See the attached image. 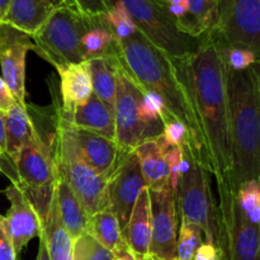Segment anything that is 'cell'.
I'll use <instances>...</instances> for the list:
<instances>
[{
	"instance_id": "cell-1",
	"label": "cell",
	"mask_w": 260,
	"mask_h": 260,
	"mask_svg": "<svg viewBox=\"0 0 260 260\" xmlns=\"http://www.w3.org/2000/svg\"><path fill=\"white\" fill-rule=\"evenodd\" d=\"M187 90L203 140L207 170L216 180L217 192L231 190V144L226 68L221 46L212 32L201 47L185 58H173ZM233 192V190H231Z\"/></svg>"
},
{
	"instance_id": "cell-2",
	"label": "cell",
	"mask_w": 260,
	"mask_h": 260,
	"mask_svg": "<svg viewBox=\"0 0 260 260\" xmlns=\"http://www.w3.org/2000/svg\"><path fill=\"white\" fill-rule=\"evenodd\" d=\"M118 57L142 91L156 94L164 102L168 114L184 124L189 135L188 145L207 169L202 134L173 58L152 45L139 30L131 37L118 41Z\"/></svg>"
},
{
	"instance_id": "cell-3",
	"label": "cell",
	"mask_w": 260,
	"mask_h": 260,
	"mask_svg": "<svg viewBox=\"0 0 260 260\" xmlns=\"http://www.w3.org/2000/svg\"><path fill=\"white\" fill-rule=\"evenodd\" d=\"M226 90L233 162L230 188L236 193L244 183L260 179V88L254 66L243 71L226 68Z\"/></svg>"
},
{
	"instance_id": "cell-4",
	"label": "cell",
	"mask_w": 260,
	"mask_h": 260,
	"mask_svg": "<svg viewBox=\"0 0 260 260\" xmlns=\"http://www.w3.org/2000/svg\"><path fill=\"white\" fill-rule=\"evenodd\" d=\"M53 152L57 172L70 185L88 216L108 208L109 179L96 173L81 156L70 124L61 117L60 104L55 107Z\"/></svg>"
},
{
	"instance_id": "cell-5",
	"label": "cell",
	"mask_w": 260,
	"mask_h": 260,
	"mask_svg": "<svg viewBox=\"0 0 260 260\" xmlns=\"http://www.w3.org/2000/svg\"><path fill=\"white\" fill-rule=\"evenodd\" d=\"M182 149L189 155L190 168L182 174L177 193V207L180 211L182 222L192 223L202 230L205 243H210L223 250L222 233L217 202L213 197L208 170L200 162L197 154L187 141ZM228 256V255H226Z\"/></svg>"
},
{
	"instance_id": "cell-6",
	"label": "cell",
	"mask_w": 260,
	"mask_h": 260,
	"mask_svg": "<svg viewBox=\"0 0 260 260\" xmlns=\"http://www.w3.org/2000/svg\"><path fill=\"white\" fill-rule=\"evenodd\" d=\"M91 18L70 5L56 7L45 24L32 37L35 52L52 63L55 69L84 62L81 40L89 29Z\"/></svg>"
},
{
	"instance_id": "cell-7",
	"label": "cell",
	"mask_w": 260,
	"mask_h": 260,
	"mask_svg": "<svg viewBox=\"0 0 260 260\" xmlns=\"http://www.w3.org/2000/svg\"><path fill=\"white\" fill-rule=\"evenodd\" d=\"M14 168L15 179L10 184H14L27 196L41 221H43L52 203L53 188L57 178L53 137L46 139L37 126L35 140L20 150L14 161Z\"/></svg>"
},
{
	"instance_id": "cell-8",
	"label": "cell",
	"mask_w": 260,
	"mask_h": 260,
	"mask_svg": "<svg viewBox=\"0 0 260 260\" xmlns=\"http://www.w3.org/2000/svg\"><path fill=\"white\" fill-rule=\"evenodd\" d=\"M119 2L134 20L137 30L169 57L179 60L193 55L205 41L201 37L185 35L178 28L164 8L156 0H106Z\"/></svg>"
},
{
	"instance_id": "cell-9",
	"label": "cell",
	"mask_w": 260,
	"mask_h": 260,
	"mask_svg": "<svg viewBox=\"0 0 260 260\" xmlns=\"http://www.w3.org/2000/svg\"><path fill=\"white\" fill-rule=\"evenodd\" d=\"M223 250L229 260H260V225L251 222L231 190L218 193Z\"/></svg>"
},
{
	"instance_id": "cell-10",
	"label": "cell",
	"mask_w": 260,
	"mask_h": 260,
	"mask_svg": "<svg viewBox=\"0 0 260 260\" xmlns=\"http://www.w3.org/2000/svg\"><path fill=\"white\" fill-rule=\"evenodd\" d=\"M211 32L225 45L253 51L260 62V0H222Z\"/></svg>"
},
{
	"instance_id": "cell-11",
	"label": "cell",
	"mask_w": 260,
	"mask_h": 260,
	"mask_svg": "<svg viewBox=\"0 0 260 260\" xmlns=\"http://www.w3.org/2000/svg\"><path fill=\"white\" fill-rule=\"evenodd\" d=\"M144 91L119 61L118 83L114 101L116 142L122 151L131 152L147 140L145 124L140 117Z\"/></svg>"
},
{
	"instance_id": "cell-12",
	"label": "cell",
	"mask_w": 260,
	"mask_h": 260,
	"mask_svg": "<svg viewBox=\"0 0 260 260\" xmlns=\"http://www.w3.org/2000/svg\"><path fill=\"white\" fill-rule=\"evenodd\" d=\"M151 243L149 255L162 260H177L178 207L170 185L150 189Z\"/></svg>"
},
{
	"instance_id": "cell-13",
	"label": "cell",
	"mask_w": 260,
	"mask_h": 260,
	"mask_svg": "<svg viewBox=\"0 0 260 260\" xmlns=\"http://www.w3.org/2000/svg\"><path fill=\"white\" fill-rule=\"evenodd\" d=\"M35 51V42L27 33L0 22V66L3 80L15 101L25 107V57Z\"/></svg>"
},
{
	"instance_id": "cell-14",
	"label": "cell",
	"mask_w": 260,
	"mask_h": 260,
	"mask_svg": "<svg viewBox=\"0 0 260 260\" xmlns=\"http://www.w3.org/2000/svg\"><path fill=\"white\" fill-rule=\"evenodd\" d=\"M146 188L141 165L135 151L124 152L109 179V208L114 212L121 230L127 226L139 196Z\"/></svg>"
},
{
	"instance_id": "cell-15",
	"label": "cell",
	"mask_w": 260,
	"mask_h": 260,
	"mask_svg": "<svg viewBox=\"0 0 260 260\" xmlns=\"http://www.w3.org/2000/svg\"><path fill=\"white\" fill-rule=\"evenodd\" d=\"M10 207L4 216V226L17 256L32 239L40 238L42 221L27 196L14 184L4 190Z\"/></svg>"
},
{
	"instance_id": "cell-16",
	"label": "cell",
	"mask_w": 260,
	"mask_h": 260,
	"mask_svg": "<svg viewBox=\"0 0 260 260\" xmlns=\"http://www.w3.org/2000/svg\"><path fill=\"white\" fill-rule=\"evenodd\" d=\"M70 129L84 160L96 173L111 179L122 155L124 154L118 144L108 137L86 129L76 128L71 124Z\"/></svg>"
},
{
	"instance_id": "cell-17",
	"label": "cell",
	"mask_w": 260,
	"mask_h": 260,
	"mask_svg": "<svg viewBox=\"0 0 260 260\" xmlns=\"http://www.w3.org/2000/svg\"><path fill=\"white\" fill-rule=\"evenodd\" d=\"M61 117L76 128L86 129L116 141L114 109L94 93L83 104L75 107L69 116L61 114Z\"/></svg>"
},
{
	"instance_id": "cell-18",
	"label": "cell",
	"mask_w": 260,
	"mask_h": 260,
	"mask_svg": "<svg viewBox=\"0 0 260 260\" xmlns=\"http://www.w3.org/2000/svg\"><path fill=\"white\" fill-rule=\"evenodd\" d=\"M122 238L136 260L149 255L151 243V210L147 187L139 196L127 226L122 231Z\"/></svg>"
},
{
	"instance_id": "cell-19",
	"label": "cell",
	"mask_w": 260,
	"mask_h": 260,
	"mask_svg": "<svg viewBox=\"0 0 260 260\" xmlns=\"http://www.w3.org/2000/svg\"><path fill=\"white\" fill-rule=\"evenodd\" d=\"M169 144L162 135L142 141L134 150L139 157L146 187L150 189L165 187L169 184V169L167 162V149Z\"/></svg>"
},
{
	"instance_id": "cell-20",
	"label": "cell",
	"mask_w": 260,
	"mask_h": 260,
	"mask_svg": "<svg viewBox=\"0 0 260 260\" xmlns=\"http://www.w3.org/2000/svg\"><path fill=\"white\" fill-rule=\"evenodd\" d=\"M56 70L60 75V111L62 116H69L75 107L83 104L93 94L90 73L86 61L60 66Z\"/></svg>"
},
{
	"instance_id": "cell-21",
	"label": "cell",
	"mask_w": 260,
	"mask_h": 260,
	"mask_svg": "<svg viewBox=\"0 0 260 260\" xmlns=\"http://www.w3.org/2000/svg\"><path fill=\"white\" fill-rule=\"evenodd\" d=\"M53 198H55L56 208H57L61 223L68 231L69 235L71 236L73 241H75L76 239L86 233L89 216L70 185L58 172L55 188H53Z\"/></svg>"
},
{
	"instance_id": "cell-22",
	"label": "cell",
	"mask_w": 260,
	"mask_h": 260,
	"mask_svg": "<svg viewBox=\"0 0 260 260\" xmlns=\"http://www.w3.org/2000/svg\"><path fill=\"white\" fill-rule=\"evenodd\" d=\"M55 9L52 0H10L3 23L33 37Z\"/></svg>"
},
{
	"instance_id": "cell-23",
	"label": "cell",
	"mask_w": 260,
	"mask_h": 260,
	"mask_svg": "<svg viewBox=\"0 0 260 260\" xmlns=\"http://www.w3.org/2000/svg\"><path fill=\"white\" fill-rule=\"evenodd\" d=\"M5 122V149L7 155L13 160H17L20 150L32 142L37 135V126L28 113L27 106L15 104L7 114Z\"/></svg>"
},
{
	"instance_id": "cell-24",
	"label": "cell",
	"mask_w": 260,
	"mask_h": 260,
	"mask_svg": "<svg viewBox=\"0 0 260 260\" xmlns=\"http://www.w3.org/2000/svg\"><path fill=\"white\" fill-rule=\"evenodd\" d=\"M91 78L93 93L107 106L114 109L118 83V55L90 58L86 61Z\"/></svg>"
},
{
	"instance_id": "cell-25",
	"label": "cell",
	"mask_w": 260,
	"mask_h": 260,
	"mask_svg": "<svg viewBox=\"0 0 260 260\" xmlns=\"http://www.w3.org/2000/svg\"><path fill=\"white\" fill-rule=\"evenodd\" d=\"M42 235L51 260H73L74 241L61 223L53 197L48 215L42 221Z\"/></svg>"
},
{
	"instance_id": "cell-26",
	"label": "cell",
	"mask_w": 260,
	"mask_h": 260,
	"mask_svg": "<svg viewBox=\"0 0 260 260\" xmlns=\"http://www.w3.org/2000/svg\"><path fill=\"white\" fill-rule=\"evenodd\" d=\"M85 61L95 57L118 55V40L103 18L93 17L90 25L81 40Z\"/></svg>"
},
{
	"instance_id": "cell-27",
	"label": "cell",
	"mask_w": 260,
	"mask_h": 260,
	"mask_svg": "<svg viewBox=\"0 0 260 260\" xmlns=\"http://www.w3.org/2000/svg\"><path fill=\"white\" fill-rule=\"evenodd\" d=\"M86 233L113 254L126 246L118 220L109 207L89 216Z\"/></svg>"
},
{
	"instance_id": "cell-28",
	"label": "cell",
	"mask_w": 260,
	"mask_h": 260,
	"mask_svg": "<svg viewBox=\"0 0 260 260\" xmlns=\"http://www.w3.org/2000/svg\"><path fill=\"white\" fill-rule=\"evenodd\" d=\"M188 17L182 32L201 37L215 29L218 19V3L215 0H187Z\"/></svg>"
},
{
	"instance_id": "cell-29",
	"label": "cell",
	"mask_w": 260,
	"mask_h": 260,
	"mask_svg": "<svg viewBox=\"0 0 260 260\" xmlns=\"http://www.w3.org/2000/svg\"><path fill=\"white\" fill-rule=\"evenodd\" d=\"M107 4H108V10L102 15V18L116 36L117 40H124L135 35L137 28L126 8L119 2H107Z\"/></svg>"
},
{
	"instance_id": "cell-30",
	"label": "cell",
	"mask_w": 260,
	"mask_h": 260,
	"mask_svg": "<svg viewBox=\"0 0 260 260\" xmlns=\"http://www.w3.org/2000/svg\"><path fill=\"white\" fill-rule=\"evenodd\" d=\"M235 197L246 217L255 225H260V179L241 184Z\"/></svg>"
},
{
	"instance_id": "cell-31",
	"label": "cell",
	"mask_w": 260,
	"mask_h": 260,
	"mask_svg": "<svg viewBox=\"0 0 260 260\" xmlns=\"http://www.w3.org/2000/svg\"><path fill=\"white\" fill-rule=\"evenodd\" d=\"M203 243V233L198 226L180 222L177 238V260H193L196 251Z\"/></svg>"
},
{
	"instance_id": "cell-32",
	"label": "cell",
	"mask_w": 260,
	"mask_h": 260,
	"mask_svg": "<svg viewBox=\"0 0 260 260\" xmlns=\"http://www.w3.org/2000/svg\"><path fill=\"white\" fill-rule=\"evenodd\" d=\"M73 260H114V254L85 233L74 241Z\"/></svg>"
},
{
	"instance_id": "cell-33",
	"label": "cell",
	"mask_w": 260,
	"mask_h": 260,
	"mask_svg": "<svg viewBox=\"0 0 260 260\" xmlns=\"http://www.w3.org/2000/svg\"><path fill=\"white\" fill-rule=\"evenodd\" d=\"M217 38V37H216ZM218 40V38H217ZM221 46V52H222L223 61H225L226 68L234 71H243L249 68H253L254 65L259 62L258 57L253 51L244 47H235V46H228L218 40Z\"/></svg>"
},
{
	"instance_id": "cell-34",
	"label": "cell",
	"mask_w": 260,
	"mask_h": 260,
	"mask_svg": "<svg viewBox=\"0 0 260 260\" xmlns=\"http://www.w3.org/2000/svg\"><path fill=\"white\" fill-rule=\"evenodd\" d=\"M183 160V149L179 146H170L167 149V162L168 169H169V184L172 190L177 197L178 188H179L180 174V162Z\"/></svg>"
},
{
	"instance_id": "cell-35",
	"label": "cell",
	"mask_w": 260,
	"mask_h": 260,
	"mask_svg": "<svg viewBox=\"0 0 260 260\" xmlns=\"http://www.w3.org/2000/svg\"><path fill=\"white\" fill-rule=\"evenodd\" d=\"M162 137L170 146L182 147L185 141L189 142V135L185 126L177 119L170 118L164 122V129H162Z\"/></svg>"
},
{
	"instance_id": "cell-36",
	"label": "cell",
	"mask_w": 260,
	"mask_h": 260,
	"mask_svg": "<svg viewBox=\"0 0 260 260\" xmlns=\"http://www.w3.org/2000/svg\"><path fill=\"white\" fill-rule=\"evenodd\" d=\"M73 7L86 17H101L108 10L106 0H70Z\"/></svg>"
},
{
	"instance_id": "cell-37",
	"label": "cell",
	"mask_w": 260,
	"mask_h": 260,
	"mask_svg": "<svg viewBox=\"0 0 260 260\" xmlns=\"http://www.w3.org/2000/svg\"><path fill=\"white\" fill-rule=\"evenodd\" d=\"M14 162L7 155L5 149V122L4 114L0 113V173L4 174L8 179L14 177Z\"/></svg>"
},
{
	"instance_id": "cell-38",
	"label": "cell",
	"mask_w": 260,
	"mask_h": 260,
	"mask_svg": "<svg viewBox=\"0 0 260 260\" xmlns=\"http://www.w3.org/2000/svg\"><path fill=\"white\" fill-rule=\"evenodd\" d=\"M0 260H17L14 248L4 226V216L0 215Z\"/></svg>"
},
{
	"instance_id": "cell-39",
	"label": "cell",
	"mask_w": 260,
	"mask_h": 260,
	"mask_svg": "<svg viewBox=\"0 0 260 260\" xmlns=\"http://www.w3.org/2000/svg\"><path fill=\"white\" fill-rule=\"evenodd\" d=\"M193 260H229L226 254L217 248L216 245L210 243H203L197 249Z\"/></svg>"
},
{
	"instance_id": "cell-40",
	"label": "cell",
	"mask_w": 260,
	"mask_h": 260,
	"mask_svg": "<svg viewBox=\"0 0 260 260\" xmlns=\"http://www.w3.org/2000/svg\"><path fill=\"white\" fill-rule=\"evenodd\" d=\"M17 103L18 102L15 101L10 89L8 88L5 81L0 76V113L7 114Z\"/></svg>"
},
{
	"instance_id": "cell-41",
	"label": "cell",
	"mask_w": 260,
	"mask_h": 260,
	"mask_svg": "<svg viewBox=\"0 0 260 260\" xmlns=\"http://www.w3.org/2000/svg\"><path fill=\"white\" fill-rule=\"evenodd\" d=\"M38 239H40V245H38V254L36 260H51L50 254H48V250H47V245H46L45 236L42 235V233H41L40 238Z\"/></svg>"
},
{
	"instance_id": "cell-42",
	"label": "cell",
	"mask_w": 260,
	"mask_h": 260,
	"mask_svg": "<svg viewBox=\"0 0 260 260\" xmlns=\"http://www.w3.org/2000/svg\"><path fill=\"white\" fill-rule=\"evenodd\" d=\"M114 260H136V259L134 258V255H132L131 251H129V249L127 248L126 245L114 253Z\"/></svg>"
},
{
	"instance_id": "cell-43",
	"label": "cell",
	"mask_w": 260,
	"mask_h": 260,
	"mask_svg": "<svg viewBox=\"0 0 260 260\" xmlns=\"http://www.w3.org/2000/svg\"><path fill=\"white\" fill-rule=\"evenodd\" d=\"M10 0H0V22H3L5 14L8 12V8H9Z\"/></svg>"
},
{
	"instance_id": "cell-44",
	"label": "cell",
	"mask_w": 260,
	"mask_h": 260,
	"mask_svg": "<svg viewBox=\"0 0 260 260\" xmlns=\"http://www.w3.org/2000/svg\"><path fill=\"white\" fill-rule=\"evenodd\" d=\"M52 2L55 3L56 7H58V5H70V7H73L70 0H52Z\"/></svg>"
},
{
	"instance_id": "cell-45",
	"label": "cell",
	"mask_w": 260,
	"mask_h": 260,
	"mask_svg": "<svg viewBox=\"0 0 260 260\" xmlns=\"http://www.w3.org/2000/svg\"><path fill=\"white\" fill-rule=\"evenodd\" d=\"M254 70H255L256 78H258V83H259V88H260V62L254 65Z\"/></svg>"
},
{
	"instance_id": "cell-46",
	"label": "cell",
	"mask_w": 260,
	"mask_h": 260,
	"mask_svg": "<svg viewBox=\"0 0 260 260\" xmlns=\"http://www.w3.org/2000/svg\"><path fill=\"white\" fill-rule=\"evenodd\" d=\"M141 260H162V259H159V258H156V256H152V255H147Z\"/></svg>"
},
{
	"instance_id": "cell-47",
	"label": "cell",
	"mask_w": 260,
	"mask_h": 260,
	"mask_svg": "<svg viewBox=\"0 0 260 260\" xmlns=\"http://www.w3.org/2000/svg\"><path fill=\"white\" fill-rule=\"evenodd\" d=\"M215 2H217V3H218V4H220V3H221V2H222V0H215Z\"/></svg>"
}]
</instances>
